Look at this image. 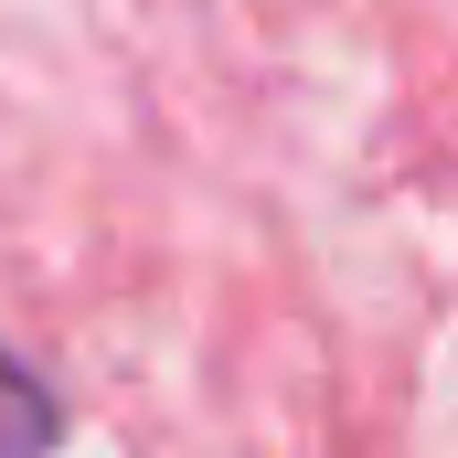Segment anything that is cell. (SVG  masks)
<instances>
[{
  "mask_svg": "<svg viewBox=\"0 0 458 458\" xmlns=\"http://www.w3.org/2000/svg\"><path fill=\"white\" fill-rule=\"evenodd\" d=\"M43 437H54V405H43V384L0 352V458H43Z\"/></svg>",
  "mask_w": 458,
  "mask_h": 458,
  "instance_id": "obj_1",
  "label": "cell"
}]
</instances>
